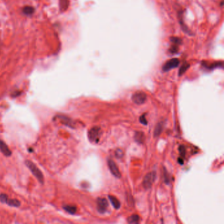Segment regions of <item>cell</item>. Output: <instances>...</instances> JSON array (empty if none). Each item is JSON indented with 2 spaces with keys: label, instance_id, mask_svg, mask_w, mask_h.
I'll return each instance as SVG.
<instances>
[{
  "label": "cell",
  "instance_id": "6",
  "mask_svg": "<svg viewBox=\"0 0 224 224\" xmlns=\"http://www.w3.org/2000/svg\"><path fill=\"white\" fill-rule=\"evenodd\" d=\"M179 64H180V60H179V59H176V58H174V59H170L168 61L166 62L162 67V70L164 72L169 71L171 70V69L176 68V67L179 65Z\"/></svg>",
  "mask_w": 224,
  "mask_h": 224
},
{
  "label": "cell",
  "instance_id": "4",
  "mask_svg": "<svg viewBox=\"0 0 224 224\" xmlns=\"http://www.w3.org/2000/svg\"><path fill=\"white\" fill-rule=\"evenodd\" d=\"M156 178V173L154 172H149L145 176L143 181V187L145 189H149L152 187Z\"/></svg>",
  "mask_w": 224,
  "mask_h": 224
},
{
  "label": "cell",
  "instance_id": "23",
  "mask_svg": "<svg viewBox=\"0 0 224 224\" xmlns=\"http://www.w3.org/2000/svg\"><path fill=\"white\" fill-rule=\"evenodd\" d=\"M123 154H124V153H123V152H122V150H120V149L119 150H116V156H117V157H119V158L122 157Z\"/></svg>",
  "mask_w": 224,
  "mask_h": 224
},
{
  "label": "cell",
  "instance_id": "1",
  "mask_svg": "<svg viewBox=\"0 0 224 224\" xmlns=\"http://www.w3.org/2000/svg\"><path fill=\"white\" fill-rule=\"evenodd\" d=\"M26 164L28 167V168L30 170V171L32 172V173L34 174V176L36 178L39 180L40 182L43 183L44 182L43 174H42L41 171H40V170L36 167V166L29 160L26 161Z\"/></svg>",
  "mask_w": 224,
  "mask_h": 224
},
{
  "label": "cell",
  "instance_id": "20",
  "mask_svg": "<svg viewBox=\"0 0 224 224\" xmlns=\"http://www.w3.org/2000/svg\"><path fill=\"white\" fill-rule=\"evenodd\" d=\"M139 121H140V122L142 123V124H143V125H147V121L146 120V118H145V115H143L142 116H140Z\"/></svg>",
  "mask_w": 224,
  "mask_h": 224
},
{
  "label": "cell",
  "instance_id": "7",
  "mask_svg": "<svg viewBox=\"0 0 224 224\" xmlns=\"http://www.w3.org/2000/svg\"><path fill=\"white\" fill-rule=\"evenodd\" d=\"M97 210L100 213H105L108 207V201L105 198L97 199Z\"/></svg>",
  "mask_w": 224,
  "mask_h": 224
},
{
  "label": "cell",
  "instance_id": "11",
  "mask_svg": "<svg viewBox=\"0 0 224 224\" xmlns=\"http://www.w3.org/2000/svg\"><path fill=\"white\" fill-rule=\"evenodd\" d=\"M69 0H59V9L60 11H65L68 9Z\"/></svg>",
  "mask_w": 224,
  "mask_h": 224
},
{
  "label": "cell",
  "instance_id": "15",
  "mask_svg": "<svg viewBox=\"0 0 224 224\" xmlns=\"http://www.w3.org/2000/svg\"><path fill=\"white\" fill-rule=\"evenodd\" d=\"M6 203L9 205V206H11V207H18L21 205V203L18 200H16V199H7Z\"/></svg>",
  "mask_w": 224,
  "mask_h": 224
},
{
  "label": "cell",
  "instance_id": "2",
  "mask_svg": "<svg viewBox=\"0 0 224 224\" xmlns=\"http://www.w3.org/2000/svg\"><path fill=\"white\" fill-rule=\"evenodd\" d=\"M101 137V128L95 126L91 128L88 132V138L91 143H97Z\"/></svg>",
  "mask_w": 224,
  "mask_h": 224
},
{
  "label": "cell",
  "instance_id": "19",
  "mask_svg": "<svg viewBox=\"0 0 224 224\" xmlns=\"http://www.w3.org/2000/svg\"><path fill=\"white\" fill-rule=\"evenodd\" d=\"M7 199H8V197L7 196L6 194H0V201H1L2 203H6Z\"/></svg>",
  "mask_w": 224,
  "mask_h": 224
},
{
  "label": "cell",
  "instance_id": "5",
  "mask_svg": "<svg viewBox=\"0 0 224 224\" xmlns=\"http://www.w3.org/2000/svg\"><path fill=\"white\" fill-rule=\"evenodd\" d=\"M107 164H108V166L109 168L111 171V174L113 175L116 177V178H121V174L119 169L117 166V165L116 164V163L114 162L113 160L111 159H109L107 160Z\"/></svg>",
  "mask_w": 224,
  "mask_h": 224
},
{
  "label": "cell",
  "instance_id": "12",
  "mask_svg": "<svg viewBox=\"0 0 224 224\" xmlns=\"http://www.w3.org/2000/svg\"><path fill=\"white\" fill-rule=\"evenodd\" d=\"M163 127H164V124L162 122H159L158 124H156L154 131V136L158 137L160 135L161 132L163 130Z\"/></svg>",
  "mask_w": 224,
  "mask_h": 224
},
{
  "label": "cell",
  "instance_id": "17",
  "mask_svg": "<svg viewBox=\"0 0 224 224\" xmlns=\"http://www.w3.org/2000/svg\"><path fill=\"white\" fill-rule=\"evenodd\" d=\"M189 66H190V65H189V63H187V62H185V63L183 64V65L181 66L180 70H179V76L183 75V74L185 72L186 70H187V69L189 68Z\"/></svg>",
  "mask_w": 224,
  "mask_h": 224
},
{
  "label": "cell",
  "instance_id": "10",
  "mask_svg": "<svg viewBox=\"0 0 224 224\" xmlns=\"http://www.w3.org/2000/svg\"><path fill=\"white\" fill-rule=\"evenodd\" d=\"M109 198L114 208H115V209H119L120 207V201L118 200V199L115 197L111 196V195H109Z\"/></svg>",
  "mask_w": 224,
  "mask_h": 224
},
{
  "label": "cell",
  "instance_id": "22",
  "mask_svg": "<svg viewBox=\"0 0 224 224\" xmlns=\"http://www.w3.org/2000/svg\"><path fill=\"white\" fill-rule=\"evenodd\" d=\"M180 152L181 156H184L185 154V148L184 146L181 145V146L180 147Z\"/></svg>",
  "mask_w": 224,
  "mask_h": 224
},
{
  "label": "cell",
  "instance_id": "21",
  "mask_svg": "<svg viewBox=\"0 0 224 224\" xmlns=\"http://www.w3.org/2000/svg\"><path fill=\"white\" fill-rule=\"evenodd\" d=\"M178 47L177 45H174V46H173L171 48V49H170V52H171L172 53H177V51H178Z\"/></svg>",
  "mask_w": 224,
  "mask_h": 224
},
{
  "label": "cell",
  "instance_id": "3",
  "mask_svg": "<svg viewBox=\"0 0 224 224\" xmlns=\"http://www.w3.org/2000/svg\"><path fill=\"white\" fill-rule=\"evenodd\" d=\"M132 101L136 105H142L147 99L146 93L142 91H138L133 94L131 97Z\"/></svg>",
  "mask_w": 224,
  "mask_h": 224
},
{
  "label": "cell",
  "instance_id": "13",
  "mask_svg": "<svg viewBox=\"0 0 224 224\" xmlns=\"http://www.w3.org/2000/svg\"><path fill=\"white\" fill-rule=\"evenodd\" d=\"M34 8L31 6H25L22 9V12L26 15H31L34 13Z\"/></svg>",
  "mask_w": 224,
  "mask_h": 224
},
{
  "label": "cell",
  "instance_id": "18",
  "mask_svg": "<svg viewBox=\"0 0 224 224\" xmlns=\"http://www.w3.org/2000/svg\"><path fill=\"white\" fill-rule=\"evenodd\" d=\"M170 41H171L172 43H173L174 45H180L181 44V40L179 38H176V37H172L170 38Z\"/></svg>",
  "mask_w": 224,
  "mask_h": 224
},
{
  "label": "cell",
  "instance_id": "9",
  "mask_svg": "<svg viewBox=\"0 0 224 224\" xmlns=\"http://www.w3.org/2000/svg\"><path fill=\"white\" fill-rule=\"evenodd\" d=\"M134 139L138 143H143L145 142V137L144 133L142 131H137L134 135Z\"/></svg>",
  "mask_w": 224,
  "mask_h": 224
},
{
  "label": "cell",
  "instance_id": "14",
  "mask_svg": "<svg viewBox=\"0 0 224 224\" xmlns=\"http://www.w3.org/2000/svg\"><path fill=\"white\" fill-rule=\"evenodd\" d=\"M139 216L138 215L133 214L127 218V222L129 223H137L139 222Z\"/></svg>",
  "mask_w": 224,
  "mask_h": 224
},
{
  "label": "cell",
  "instance_id": "8",
  "mask_svg": "<svg viewBox=\"0 0 224 224\" xmlns=\"http://www.w3.org/2000/svg\"><path fill=\"white\" fill-rule=\"evenodd\" d=\"M0 150H1L2 153L7 156H9L11 154V152L7 145L1 140H0Z\"/></svg>",
  "mask_w": 224,
  "mask_h": 224
},
{
  "label": "cell",
  "instance_id": "16",
  "mask_svg": "<svg viewBox=\"0 0 224 224\" xmlns=\"http://www.w3.org/2000/svg\"><path fill=\"white\" fill-rule=\"evenodd\" d=\"M63 208L64 210H65L67 212H68L69 214H75L76 212V208L74 207V206H70V205L64 206Z\"/></svg>",
  "mask_w": 224,
  "mask_h": 224
}]
</instances>
